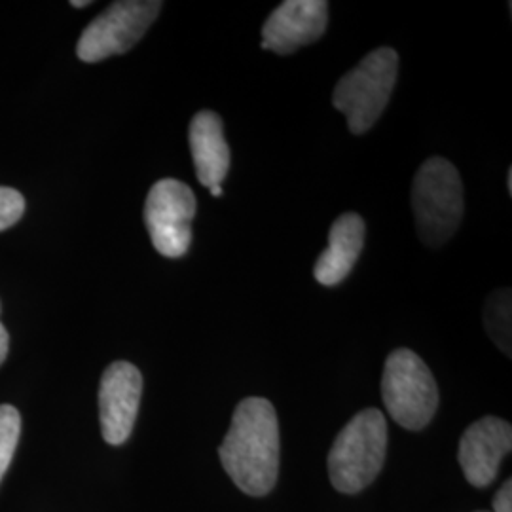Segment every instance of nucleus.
<instances>
[{
	"instance_id": "nucleus-1",
	"label": "nucleus",
	"mask_w": 512,
	"mask_h": 512,
	"mask_svg": "<svg viewBox=\"0 0 512 512\" xmlns=\"http://www.w3.org/2000/svg\"><path fill=\"white\" fill-rule=\"evenodd\" d=\"M219 456L224 471L243 494H270L279 475V421L274 404L260 397L243 399Z\"/></svg>"
},
{
	"instance_id": "nucleus-2",
	"label": "nucleus",
	"mask_w": 512,
	"mask_h": 512,
	"mask_svg": "<svg viewBox=\"0 0 512 512\" xmlns=\"http://www.w3.org/2000/svg\"><path fill=\"white\" fill-rule=\"evenodd\" d=\"M387 421L376 408L359 412L338 433L329 454L332 486L340 494H359L370 486L384 467Z\"/></svg>"
},
{
	"instance_id": "nucleus-3",
	"label": "nucleus",
	"mask_w": 512,
	"mask_h": 512,
	"mask_svg": "<svg viewBox=\"0 0 512 512\" xmlns=\"http://www.w3.org/2000/svg\"><path fill=\"white\" fill-rule=\"evenodd\" d=\"M399 78V54L378 48L351 69L334 88L332 105L348 120L349 131L363 135L384 114Z\"/></svg>"
},
{
	"instance_id": "nucleus-4",
	"label": "nucleus",
	"mask_w": 512,
	"mask_h": 512,
	"mask_svg": "<svg viewBox=\"0 0 512 512\" xmlns=\"http://www.w3.org/2000/svg\"><path fill=\"white\" fill-rule=\"evenodd\" d=\"M463 184L456 165L444 158L421 164L412 184V209L421 241L440 247L456 234L463 220Z\"/></svg>"
},
{
	"instance_id": "nucleus-5",
	"label": "nucleus",
	"mask_w": 512,
	"mask_h": 512,
	"mask_svg": "<svg viewBox=\"0 0 512 512\" xmlns=\"http://www.w3.org/2000/svg\"><path fill=\"white\" fill-rule=\"evenodd\" d=\"M382 397L389 416L410 431L427 427L439 408L437 382L420 355L410 349H395L387 357Z\"/></svg>"
},
{
	"instance_id": "nucleus-6",
	"label": "nucleus",
	"mask_w": 512,
	"mask_h": 512,
	"mask_svg": "<svg viewBox=\"0 0 512 512\" xmlns=\"http://www.w3.org/2000/svg\"><path fill=\"white\" fill-rule=\"evenodd\" d=\"M158 0H122L93 19L78 40L76 54L86 63H97L131 50L162 10Z\"/></svg>"
},
{
	"instance_id": "nucleus-7",
	"label": "nucleus",
	"mask_w": 512,
	"mask_h": 512,
	"mask_svg": "<svg viewBox=\"0 0 512 512\" xmlns=\"http://www.w3.org/2000/svg\"><path fill=\"white\" fill-rule=\"evenodd\" d=\"M196 209L194 192L177 179H162L150 188L145 203V224L150 241L160 255L179 258L188 253Z\"/></svg>"
},
{
	"instance_id": "nucleus-8",
	"label": "nucleus",
	"mask_w": 512,
	"mask_h": 512,
	"mask_svg": "<svg viewBox=\"0 0 512 512\" xmlns=\"http://www.w3.org/2000/svg\"><path fill=\"white\" fill-rule=\"evenodd\" d=\"M143 376L139 368L116 361L103 372L99 385V416L103 439L120 446L129 439L139 414Z\"/></svg>"
},
{
	"instance_id": "nucleus-9",
	"label": "nucleus",
	"mask_w": 512,
	"mask_h": 512,
	"mask_svg": "<svg viewBox=\"0 0 512 512\" xmlns=\"http://www.w3.org/2000/svg\"><path fill=\"white\" fill-rule=\"evenodd\" d=\"M329 25V2L287 0L279 4L262 27V48L274 54H294L317 42Z\"/></svg>"
},
{
	"instance_id": "nucleus-10",
	"label": "nucleus",
	"mask_w": 512,
	"mask_h": 512,
	"mask_svg": "<svg viewBox=\"0 0 512 512\" xmlns=\"http://www.w3.org/2000/svg\"><path fill=\"white\" fill-rule=\"evenodd\" d=\"M511 448V423L494 416L475 421L459 440L458 459L463 475L476 488L490 486Z\"/></svg>"
},
{
	"instance_id": "nucleus-11",
	"label": "nucleus",
	"mask_w": 512,
	"mask_h": 512,
	"mask_svg": "<svg viewBox=\"0 0 512 512\" xmlns=\"http://www.w3.org/2000/svg\"><path fill=\"white\" fill-rule=\"evenodd\" d=\"M365 220L357 213H346L334 220L329 247L315 262L313 275L325 287L340 285L353 270L365 245Z\"/></svg>"
},
{
	"instance_id": "nucleus-12",
	"label": "nucleus",
	"mask_w": 512,
	"mask_h": 512,
	"mask_svg": "<svg viewBox=\"0 0 512 512\" xmlns=\"http://www.w3.org/2000/svg\"><path fill=\"white\" fill-rule=\"evenodd\" d=\"M222 129L219 114L211 110H200L190 122L188 137L196 175L207 188L220 186L230 169V148Z\"/></svg>"
},
{
	"instance_id": "nucleus-13",
	"label": "nucleus",
	"mask_w": 512,
	"mask_h": 512,
	"mask_svg": "<svg viewBox=\"0 0 512 512\" xmlns=\"http://www.w3.org/2000/svg\"><path fill=\"white\" fill-rule=\"evenodd\" d=\"M484 325L495 344L511 355V289H497L488 296Z\"/></svg>"
},
{
	"instance_id": "nucleus-14",
	"label": "nucleus",
	"mask_w": 512,
	"mask_h": 512,
	"mask_svg": "<svg viewBox=\"0 0 512 512\" xmlns=\"http://www.w3.org/2000/svg\"><path fill=\"white\" fill-rule=\"evenodd\" d=\"M21 416L10 404H0V480L6 475L18 448Z\"/></svg>"
},
{
	"instance_id": "nucleus-15",
	"label": "nucleus",
	"mask_w": 512,
	"mask_h": 512,
	"mask_svg": "<svg viewBox=\"0 0 512 512\" xmlns=\"http://www.w3.org/2000/svg\"><path fill=\"white\" fill-rule=\"evenodd\" d=\"M25 213V200L14 188L0 186V232L14 226Z\"/></svg>"
},
{
	"instance_id": "nucleus-16",
	"label": "nucleus",
	"mask_w": 512,
	"mask_h": 512,
	"mask_svg": "<svg viewBox=\"0 0 512 512\" xmlns=\"http://www.w3.org/2000/svg\"><path fill=\"white\" fill-rule=\"evenodd\" d=\"M495 512H512V482L507 480L494 499Z\"/></svg>"
},
{
	"instance_id": "nucleus-17",
	"label": "nucleus",
	"mask_w": 512,
	"mask_h": 512,
	"mask_svg": "<svg viewBox=\"0 0 512 512\" xmlns=\"http://www.w3.org/2000/svg\"><path fill=\"white\" fill-rule=\"evenodd\" d=\"M8 348H10V336H8V332H6V329H4L2 323H0V365L6 361Z\"/></svg>"
},
{
	"instance_id": "nucleus-18",
	"label": "nucleus",
	"mask_w": 512,
	"mask_h": 512,
	"mask_svg": "<svg viewBox=\"0 0 512 512\" xmlns=\"http://www.w3.org/2000/svg\"><path fill=\"white\" fill-rule=\"evenodd\" d=\"M71 4H73L74 8H84V6H90L92 2H90V0H82V2H76V0H74Z\"/></svg>"
},
{
	"instance_id": "nucleus-19",
	"label": "nucleus",
	"mask_w": 512,
	"mask_h": 512,
	"mask_svg": "<svg viewBox=\"0 0 512 512\" xmlns=\"http://www.w3.org/2000/svg\"><path fill=\"white\" fill-rule=\"evenodd\" d=\"M209 190H211V196H215V198L222 196V188H220V186H213V188H209Z\"/></svg>"
},
{
	"instance_id": "nucleus-20",
	"label": "nucleus",
	"mask_w": 512,
	"mask_h": 512,
	"mask_svg": "<svg viewBox=\"0 0 512 512\" xmlns=\"http://www.w3.org/2000/svg\"><path fill=\"white\" fill-rule=\"evenodd\" d=\"M507 188H509V196H512V169L509 167V175H507Z\"/></svg>"
}]
</instances>
